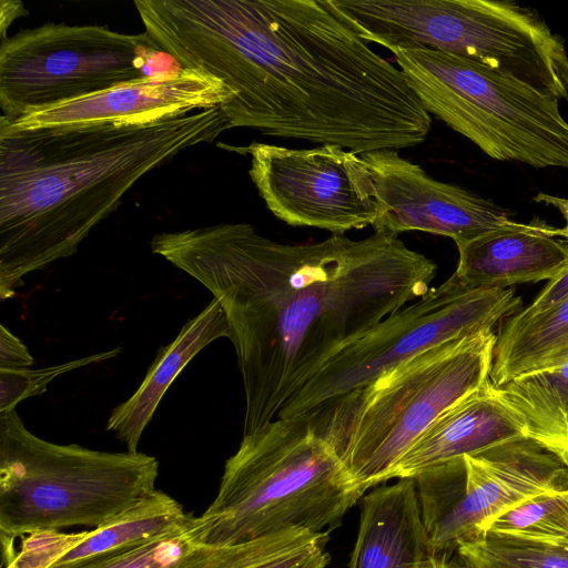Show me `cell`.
<instances>
[{
  "label": "cell",
  "instance_id": "obj_1",
  "mask_svg": "<svg viewBox=\"0 0 568 568\" xmlns=\"http://www.w3.org/2000/svg\"><path fill=\"white\" fill-rule=\"evenodd\" d=\"M181 68L222 81L230 128L362 154L420 144L432 118L331 0H135Z\"/></svg>",
  "mask_w": 568,
  "mask_h": 568
},
{
  "label": "cell",
  "instance_id": "obj_2",
  "mask_svg": "<svg viewBox=\"0 0 568 568\" xmlns=\"http://www.w3.org/2000/svg\"><path fill=\"white\" fill-rule=\"evenodd\" d=\"M151 248L225 313L245 395L243 435L277 418L335 352L425 295L437 273L383 232L288 244L221 223L158 233Z\"/></svg>",
  "mask_w": 568,
  "mask_h": 568
},
{
  "label": "cell",
  "instance_id": "obj_3",
  "mask_svg": "<svg viewBox=\"0 0 568 568\" xmlns=\"http://www.w3.org/2000/svg\"><path fill=\"white\" fill-rule=\"evenodd\" d=\"M231 129L220 106L158 120L0 129V298L77 253L146 173Z\"/></svg>",
  "mask_w": 568,
  "mask_h": 568
},
{
  "label": "cell",
  "instance_id": "obj_4",
  "mask_svg": "<svg viewBox=\"0 0 568 568\" xmlns=\"http://www.w3.org/2000/svg\"><path fill=\"white\" fill-rule=\"evenodd\" d=\"M364 494L307 418H275L243 435L226 460L214 500L196 517L197 545L328 534Z\"/></svg>",
  "mask_w": 568,
  "mask_h": 568
},
{
  "label": "cell",
  "instance_id": "obj_5",
  "mask_svg": "<svg viewBox=\"0 0 568 568\" xmlns=\"http://www.w3.org/2000/svg\"><path fill=\"white\" fill-rule=\"evenodd\" d=\"M497 334L485 329L427 348L305 417L356 485L390 474L425 430L488 379Z\"/></svg>",
  "mask_w": 568,
  "mask_h": 568
},
{
  "label": "cell",
  "instance_id": "obj_6",
  "mask_svg": "<svg viewBox=\"0 0 568 568\" xmlns=\"http://www.w3.org/2000/svg\"><path fill=\"white\" fill-rule=\"evenodd\" d=\"M159 469V460L144 453L48 442L16 409L2 413L0 534L103 527L156 489Z\"/></svg>",
  "mask_w": 568,
  "mask_h": 568
},
{
  "label": "cell",
  "instance_id": "obj_7",
  "mask_svg": "<svg viewBox=\"0 0 568 568\" xmlns=\"http://www.w3.org/2000/svg\"><path fill=\"white\" fill-rule=\"evenodd\" d=\"M425 110L497 161L568 169L559 100L500 71L426 48L393 51Z\"/></svg>",
  "mask_w": 568,
  "mask_h": 568
},
{
  "label": "cell",
  "instance_id": "obj_8",
  "mask_svg": "<svg viewBox=\"0 0 568 568\" xmlns=\"http://www.w3.org/2000/svg\"><path fill=\"white\" fill-rule=\"evenodd\" d=\"M375 42L394 51L426 48L514 77L568 101V52L535 9L500 0H382Z\"/></svg>",
  "mask_w": 568,
  "mask_h": 568
},
{
  "label": "cell",
  "instance_id": "obj_9",
  "mask_svg": "<svg viewBox=\"0 0 568 568\" xmlns=\"http://www.w3.org/2000/svg\"><path fill=\"white\" fill-rule=\"evenodd\" d=\"M514 290L471 287L454 273L335 352L280 412L307 416L444 342L493 327L521 310Z\"/></svg>",
  "mask_w": 568,
  "mask_h": 568
},
{
  "label": "cell",
  "instance_id": "obj_10",
  "mask_svg": "<svg viewBox=\"0 0 568 568\" xmlns=\"http://www.w3.org/2000/svg\"><path fill=\"white\" fill-rule=\"evenodd\" d=\"M162 52L144 32L45 23L0 43V108L10 121L145 78Z\"/></svg>",
  "mask_w": 568,
  "mask_h": 568
},
{
  "label": "cell",
  "instance_id": "obj_11",
  "mask_svg": "<svg viewBox=\"0 0 568 568\" xmlns=\"http://www.w3.org/2000/svg\"><path fill=\"white\" fill-rule=\"evenodd\" d=\"M429 555H449L491 518L539 495L568 490V457L526 436L415 477Z\"/></svg>",
  "mask_w": 568,
  "mask_h": 568
},
{
  "label": "cell",
  "instance_id": "obj_12",
  "mask_svg": "<svg viewBox=\"0 0 568 568\" xmlns=\"http://www.w3.org/2000/svg\"><path fill=\"white\" fill-rule=\"evenodd\" d=\"M248 174L266 207L292 226L344 234L384 213L371 173L358 154L338 145L293 149L252 142Z\"/></svg>",
  "mask_w": 568,
  "mask_h": 568
},
{
  "label": "cell",
  "instance_id": "obj_13",
  "mask_svg": "<svg viewBox=\"0 0 568 568\" xmlns=\"http://www.w3.org/2000/svg\"><path fill=\"white\" fill-rule=\"evenodd\" d=\"M367 166L384 213L375 232L398 235L422 231L448 236L455 244L506 225L509 213L458 185L435 180L396 150L359 154Z\"/></svg>",
  "mask_w": 568,
  "mask_h": 568
},
{
  "label": "cell",
  "instance_id": "obj_14",
  "mask_svg": "<svg viewBox=\"0 0 568 568\" xmlns=\"http://www.w3.org/2000/svg\"><path fill=\"white\" fill-rule=\"evenodd\" d=\"M234 93L219 79L180 68L87 95L10 121L0 116V129L26 130L112 122L158 120L223 106Z\"/></svg>",
  "mask_w": 568,
  "mask_h": 568
},
{
  "label": "cell",
  "instance_id": "obj_15",
  "mask_svg": "<svg viewBox=\"0 0 568 568\" xmlns=\"http://www.w3.org/2000/svg\"><path fill=\"white\" fill-rule=\"evenodd\" d=\"M520 415L490 379L445 410L394 467L392 478H413L449 460L526 437Z\"/></svg>",
  "mask_w": 568,
  "mask_h": 568
},
{
  "label": "cell",
  "instance_id": "obj_16",
  "mask_svg": "<svg viewBox=\"0 0 568 568\" xmlns=\"http://www.w3.org/2000/svg\"><path fill=\"white\" fill-rule=\"evenodd\" d=\"M545 223H510L457 243L454 272L478 288L554 280L568 267V243L544 231Z\"/></svg>",
  "mask_w": 568,
  "mask_h": 568
},
{
  "label": "cell",
  "instance_id": "obj_17",
  "mask_svg": "<svg viewBox=\"0 0 568 568\" xmlns=\"http://www.w3.org/2000/svg\"><path fill=\"white\" fill-rule=\"evenodd\" d=\"M359 506L348 568H420L429 552L414 478L372 489Z\"/></svg>",
  "mask_w": 568,
  "mask_h": 568
},
{
  "label": "cell",
  "instance_id": "obj_18",
  "mask_svg": "<svg viewBox=\"0 0 568 568\" xmlns=\"http://www.w3.org/2000/svg\"><path fill=\"white\" fill-rule=\"evenodd\" d=\"M222 337L230 338V327L221 304L213 298L170 344L159 348L139 388L113 408L106 423V429L128 452H138L146 425L181 371L205 346Z\"/></svg>",
  "mask_w": 568,
  "mask_h": 568
},
{
  "label": "cell",
  "instance_id": "obj_19",
  "mask_svg": "<svg viewBox=\"0 0 568 568\" xmlns=\"http://www.w3.org/2000/svg\"><path fill=\"white\" fill-rule=\"evenodd\" d=\"M568 363V298L535 316H509L497 334L490 382L499 387L519 376Z\"/></svg>",
  "mask_w": 568,
  "mask_h": 568
},
{
  "label": "cell",
  "instance_id": "obj_20",
  "mask_svg": "<svg viewBox=\"0 0 568 568\" xmlns=\"http://www.w3.org/2000/svg\"><path fill=\"white\" fill-rule=\"evenodd\" d=\"M327 532L291 530L255 540L194 545L169 568H325Z\"/></svg>",
  "mask_w": 568,
  "mask_h": 568
},
{
  "label": "cell",
  "instance_id": "obj_21",
  "mask_svg": "<svg viewBox=\"0 0 568 568\" xmlns=\"http://www.w3.org/2000/svg\"><path fill=\"white\" fill-rule=\"evenodd\" d=\"M498 388L523 418L528 437L568 457V363L519 376Z\"/></svg>",
  "mask_w": 568,
  "mask_h": 568
},
{
  "label": "cell",
  "instance_id": "obj_22",
  "mask_svg": "<svg viewBox=\"0 0 568 568\" xmlns=\"http://www.w3.org/2000/svg\"><path fill=\"white\" fill-rule=\"evenodd\" d=\"M182 505L166 493L155 489L108 525L88 531L75 546L64 551L52 565L124 548L183 531L194 524Z\"/></svg>",
  "mask_w": 568,
  "mask_h": 568
},
{
  "label": "cell",
  "instance_id": "obj_23",
  "mask_svg": "<svg viewBox=\"0 0 568 568\" xmlns=\"http://www.w3.org/2000/svg\"><path fill=\"white\" fill-rule=\"evenodd\" d=\"M456 552L462 568H568V541H537L484 530Z\"/></svg>",
  "mask_w": 568,
  "mask_h": 568
},
{
  "label": "cell",
  "instance_id": "obj_24",
  "mask_svg": "<svg viewBox=\"0 0 568 568\" xmlns=\"http://www.w3.org/2000/svg\"><path fill=\"white\" fill-rule=\"evenodd\" d=\"M484 530L537 541H568V490L525 500L488 520L479 532Z\"/></svg>",
  "mask_w": 568,
  "mask_h": 568
},
{
  "label": "cell",
  "instance_id": "obj_25",
  "mask_svg": "<svg viewBox=\"0 0 568 568\" xmlns=\"http://www.w3.org/2000/svg\"><path fill=\"white\" fill-rule=\"evenodd\" d=\"M195 520L183 531L48 568H169L197 544Z\"/></svg>",
  "mask_w": 568,
  "mask_h": 568
},
{
  "label": "cell",
  "instance_id": "obj_26",
  "mask_svg": "<svg viewBox=\"0 0 568 568\" xmlns=\"http://www.w3.org/2000/svg\"><path fill=\"white\" fill-rule=\"evenodd\" d=\"M121 352L116 347L45 368L0 369V414L16 409L23 399L41 395L55 377L113 358Z\"/></svg>",
  "mask_w": 568,
  "mask_h": 568
},
{
  "label": "cell",
  "instance_id": "obj_27",
  "mask_svg": "<svg viewBox=\"0 0 568 568\" xmlns=\"http://www.w3.org/2000/svg\"><path fill=\"white\" fill-rule=\"evenodd\" d=\"M568 298V267L549 281L544 290L527 307L517 312L521 316H535L544 313Z\"/></svg>",
  "mask_w": 568,
  "mask_h": 568
},
{
  "label": "cell",
  "instance_id": "obj_28",
  "mask_svg": "<svg viewBox=\"0 0 568 568\" xmlns=\"http://www.w3.org/2000/svg\"><path fill=\"white\" fill-rule=\"evenodd\" d=\"M33 357L27 346L3 324H0V369L28 368Z\"/></svg>",
  "mask_w": 568,
  "mask_h": 568
},
{
  "label": "cell",
  "instance_id": "obj_29",
  "mask_svg": "<svg viewBox=\"0 0 568 568\" xmlns=\"http://www.w3.org/2000/svg\"><path fill=\"white\" fill-rule=\"evenodd\" d=\"M536 203H544L551 205L557 209L565 220L562 227H554L545 224L544 231L546 234L562 239L564 242L568 243V199L550 195L544 192H539L532 199Z\"/></svg>",
  "mask_w": 568,
  "mask_h": 568
},
{
  "label": "cell",
  "instance_id": "obj_30",
  "mask_svg": "<svg viewBox=\"0 0 568 568\" xmlns=\"http://www.w3.org/2000/svg\"><path fill=\"white\" fill-rule=\"evenodd\" d=\"M1 14H0V36L1 41L7 39L6 30L8 27L19 17L28 14V11L24 9L22 2L20 1H11V0H1Z\"/></svg>",
  "mask_w": 568,
  "mask_h": 568
},
{
  "label": "cell",
  "instance_id": "obj_31",
  "mask_svg": "<svg viewBox=\"0 0 568 568\" xmlns=\"http://www.w3.org/2000/svg\"><path fill=\"white\" fill-rule=\"evenodd\" d=\"M446 555H428L420 568H455Z\"/></svg>",
  "mask_w": 568,
  "mask_h": 568
}]
</instances>
